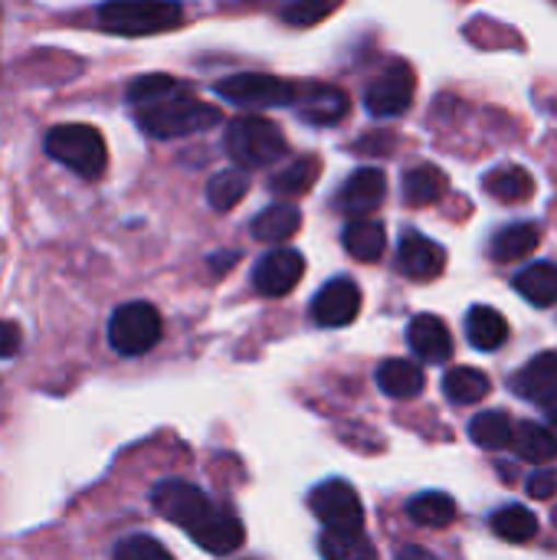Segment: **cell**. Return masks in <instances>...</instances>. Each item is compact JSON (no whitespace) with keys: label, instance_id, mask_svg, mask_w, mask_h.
I'll list each match as a JSON object with an SVG mask.
<instances>
[{"label":"cell","instance_id":"obj_19","mask_svg":"<svg viewBox=\"0 0 557 560\" xmlns=\"http://www.w3.org/2000/svg\"><path fill=\"white\" fill-rule=\"evenodd\" d=\"M299 112L312 125H335L348 115V95L332 85H309L299 98Z\"/></svg>","mask_w":557,"mask_h":560},{"label":"cell","instance_id":"obj_21","mask_svg":"<svg viewBox=\"0 0 557 560\" xmlns=\"http://www.w3.org/2000/svg\"><path fill=\"white\" fill-rule=\"evenodd\" d=\"M466 338L476 351H496L506 345L509 338V322L489 308V305H476L469 315H466Z\"/></svg>","mask_w":557,"mask_h":560},{"label":"cell","instance_id":"obj_2","mask_svg":"<svg viewBox=\"0 0 557 560\" xmlns=\"http://www.w3.org/2000/svg\"><path fill=\"white\" fill-rule=\"evenodd\" d=\"M151 505L154 512L184 528L194 545H200L210 555H233L243 545V522L217 505L204 489L184 482V479H164L151 489Z\"/></svg>","mask_w":557,"mask_h":560},{"label":"cell","instance_id":"obj_18","mask_svg":"<svg viewBox=\"0 0 557 560\" xmlns=\"http://www.w3.org/2000/svg\"><path fill=\"white\" fill-rule=\"evenodd\" d=\"M318 551L325 560H378L364 528H325V535L318 538Z\"/></svg>","mask_w":557,"mask_h":560},{"label":"cell","instance_id":"obj_4","mask_svg":"<svg viewBox=\"0 0 557 560\" xmlns=\"http://www.w3.org/2000/svg\"><path fill=\"white\" fill-rule=\"evenodd\" d=\"M95 20L105 33L115 36H154L181 26V0H105L95 10Z\"/></svg>","mask_w":557,"mask_h":560},{"label":"cell","instance_id":"obj_30","mask_svg":"<svg viewBox=\"0 0 557 560\" xmlns=\"http://www.w3.org/2000/svg\"><path fill=\"white\" fill-rule=\"evenodd\" d=\"M469 436L483 450H506V446H512L515 423L506 413H499V410H486V413H479L469 423Z\"/></svg>","mask_w":557,"mask_h":560},{"label":"cell","instance_id":"obj_12","mask_svg":"<svg viewBox=\"0 0 557 560\" xmlns=\"http://www.w3.org/2000/svg\"><path fill=\"white\" fill-rule=\"evenodd\" d=\"M387 197V177L381 167H358L345 187L338 190L335 203L345 210V213H368V210H378Z\"/></svg>","mask_w":557,"mask_h":560},{"label":"cell","instance_id":"obj_7","mask_svg":"<svg viewBox=\"0 0 557 560\" xmlns=\"http://www.w3.org/2000/svg\"><path fill=\"white\" fill-rule=\"evenodd\" d=\"M217 95L236 105H266V108H282L299 102V89L286 79L263 75V72H240L223 82H217Z\"/></svg>","mask_w":557,"mask_h":560},{"label":"cell","instance_id":"obj_34","mask_svg":"<svg viewBox=\"0 0 557 560\" xmlns=\"http://www.w3.org/2000/svg\"><path fill=\"white\" fill-rule=\"evenodd\" d=\"M115 560H174V558H171V551H167L161 541H154V538H148V535H131V538H121V541L115 545Z\"/></svg>","mask_w":557,"mask_h":560},{"label":"cell","instance_id":"obj_36","mask_svg":"<svg viewBox=\"0 0 557 560\" xmlns=\"http://www.w3.org/2000/svg\"><path fill=\"white\" fill-rule=\"evenodd\" d=\"M525 489H529L532 499H552L557 492V472H535V476H529Z\"/></svg>","mask_w":557,"mask_h":560},{"label":"cell","instance_id":"obj_6","mask_svg":"<svg viewBox=\"0 0 557 560\" xmlns=\"http://www.w3.org/2000/svg\"><path fill=\"white\" fill-rule=\"evenodd\" d=\"M164 322L151 302H125L108 318V345L121 358H141L161 341Z\"/></svg>","mask_w":557,"mask_h":560},{"label":"cell","instance_id":"obj_39","mask_svg":"<svg viewBox=\"0 0 557 560\" xmlns=\"http://www.w3.org/2000/svg\"><path fill=\"white\" fill-rule=\"evenodd\" d=\"M555 525H557V512H555Z\"/></svg>","mask_w":557,"mask_h":560},{"label":"cell","instance_id":"obj_27","mask_svg":"<svg viewBox=\"0 0 557 560\" xmlns=\"http://www.w3.org/2000/svg\"><path fill=\"white\" fill-rule=\"evenodd\" d=\"M489 390H492L489 377H486L483 371H476V368H453V371H446V377H443V394H446L453 404H463V407L486 400Z\"/></svg>","mask_w":557,"mask_h":560},{"label":"cell","instance_id":"obj_9","mask_svg":"<svg viewBox=\"0 0 557 560\" xmlns=\"http://www.w3.org/2000/svg\"><path fill=\"white\" fill-rule=\"evenodd\" d=\"M309 505L325 528H364V505H361L358 492L341 479L318 486L312 492Z\"/></svg>","mask_w":557,"mask_h":560},{"label":"cell","instance_id":"obj_22","mask_svg":"<svg viewBox=\"0 0 557 560\" xmlns=\"http://www.w3.org/2000/svg\"><path fill=\"white\" fill-rule=\"evenodd\" d=\"M515 289L538 308H552L557 302V266L555 262H532L515 276Z\"/></svg>","mask_w":557,"mask_h":560},{"label":"cell","instance_id":"obj_38","mask_svg":"<svg viewBox=\"0 0 557 560\" xmlns=\"http://www.w3.org/2000/svg\"><path fill=\"white\" fill-rule=\"evenodd\" d=\"M545 417H548V423H552V430H557V397L552 404H545Z\"/></svg>","mask_w":557,"mask_h":560},{"label":"cell","instance_id":"obj_5","mask_svg":"<svg viewBox=\"0 0 557 560\" xmlns=\"http://www.w3.org/2000/svg\"><path fill=\"white\" fill-rule=\"evenodd\" d=\"M223 148L240 167H266L289 151L279 125L263 115H243V118L230 121Z\"/></svg>","mask_w":557,"mask_h":560},{"label":"cell","instance_id":"obj_13","mask_svg":"<svg viewBox=\"0 0 557 560\" xmlns=\"http://www.w3.org/2000/svg\"><path fill=\"white\" fill-rule=\"evenodd\" d=\"M397 266L404 276H410L417 282H430L446 269V253L440 243H433L420 233H407L397 249Z\"/></svg>","mask_w":557,"mask_h":560},{"label":"cell","instance_id":"obj_26","mask_svg":"<svg viewBox=\"0 0 557 560\" xmlns=\"http://www.w3.org/2000/svg\"><path fill=\"white\" fill-rule=\"evenodd\" d=\"M486 190L489 197L502 200V203H522L532 197L535 190V180L525 167H515V164H506V167H496L486 174Z\"/></svg>","mask_w":557,"mask_h":560},{"label":"cell","instance_id":"obj_3","mask_svg":"<svg viewBox=\"0 0 557 560\" xmlns=\"http://www.w3.org/2000/svg\"><path fill=\"white\" fill-rule=\"evenodd\" d=\"M43 151L82 180H98L108 167V148L102 131L85 121L53 125L43 138Z\"/></svg>","mask_w":557,"mask_h":560},{"label":"cell","instance_id":"obj_24","mask_svg":"<svg viewBox=\"0 0 557 560\" xmlns=\"http://www.w3.org/2000/svg\"><path fill=\"white\" fill-rule=\"evenodd\" d=\"M345 249L358 262H378L387 249V233L378 220H355L345 226Z\"/></svg>","mask_w":557,"mask_h":560},{"label":"cell","instance_id":"obj_15","mask_svg":"<svg viewBox=\"0 0 557 560\" xmlns=\"http://www.w3.org/2000/svg\"><path fill=\"white\" fill-rule=\"evenodd\" d=\"M512 390L532 404H552L557 397V351H542L512 381Z\"/></svg>","mask_w":557,"mask_h":560},{"label":"cell","instance_id":"obj_8","mask_svg":"<svg viewBox=\"0 0 557 560\" xmlns=\"http://www.w3.org/2000/svg\"><path fill=\"white\" fill-rule=\"evenodd\" d=\"M414 89H417V79H414V69L407 62H391L364 92V105L374 118H397L410 108L414 102Z\"/></svg>","mask_w":557,"mask_h":560},{"label":"cell","instance_id":"obj_1","mask_svg":"<svg viewBox=\"0 0 557 560\" xmlns=\"http://www.w3.org/2000/svg\"><path fill=\"white\" fill-rule=\"evenodd\" d=\"M128 105L135 121L151 138H184L220 125V108L194 98L177 79L164 72L138 75L128 85Z\"/></svg>","mask_w":557,"mask_h":560},{"label":"cell","instance_id":"obj_10","mask_svg":"<svg viewBox=\"0 0 557 560\" xmlns=\"http://www.w3.org/2000/svg\"><path fill=\"white\" fill-rule=\"evenodd\" d=\"M305 276V259L295 249H272L266 253L256 269H253V285L266 299H282L289 295Z\"/></svg>","mask_w":557,"mask_h":560},{"label":"cell","instance_id":"obj_23","mask_svg":"<svg viewBox=\"0 0 557 560\" xmlns=\"http://www.w3.org/2000/svg\"><path fill=\"white\" fill-rule=\"evenodd\" d=\"M446 187H450V180L437 164H420L404 174V197L414 207H430V203L443 200Z\"/></svg>","mask_w":557,"mask_h":560},{"label":"cell","instance_id":"obj_16","mask_svg":"<svg viewBox=\"0 0 557 560\" xmlns=\"http://www.w3.org/2000/svg\"><path fill=\"white\" fill-rule=\"evenodd\" d=\"M542 243V226L538 223H512V226H502L492 243H489V256L496 262H519V259H529Z\"/></svg>","mask_w":557,"mask_h":560},{"label":"cell","instance_id":"obj_35","mask_svg":"<svg viewBox=\"0 0 557 560\" xmlns=\"http://www.w3.org/2000/svg\"><path fill=\"white\" fill-rule=\"evenodd\" d=\"M20 348H23V331H20V325H13V322H3V318H0V361L16 358V354H20Z\"/></svg>","mask_w":557,"mask_h":560},{"label":"cell","instance_id":"obj_11","mask_svg":"<svg viewBox=\"0 0 557 560\" xmlns=\"http://www.w3.org/2000/svg\"><path fill=\"white\" fill-rule=\"evenodd\" d=\"M361 312V289L351 279H332L312 302V318L322 328H345Z\"/></svg>","mask_w":557,"mask_h":560},{"label":"cell","instance_id":"obj_37","mask_svg":"<svg viewBox=\"0 0 557 560\" xmlns=\"http://www.w3.org/2000/svg\"><path fill=\"white\" fill-rule=\"evenodd\" d=\"M397 560H437L430 551H423V548H417V545H410V548H404Z\"/></svg>","mask_w":557,"mask_h":560},{"label":"cell","instance_id":"obj_17","mask_svg":"<svg viewBox=\"0 0 557 560\" xmlns=\"http://www.w3.org/2000/svg\"><path fill=\"white\" fill-rule=\"evenodd\" d=\"M378 384L394 400H414V397L423 394L427 377H423V368L420 364L404 361V358H394V361H384L378 368Z\"/></svg>","mask_w":557,"mask_h":560},{"label":"cell","instance_id":"obj_14","mask_svg":"<svg viewBox=\"0 0 557 560\" xmlns=\"http://www.w3.org/2000/svg\"><path fill=\"white\" fill-rule=\"evenodd\" d=\"M407 345L427 364H443L453 358V335L437 315H417L407 328Z\"/></svg>","mask_w":557,"mask_h":560},{"label":"cell","instance_id":"obj_29","mask_svg":"<svg viewBox=\"0 0 557 560\" xmlns=\"http://www.w3.org/2000/svg\"><path fill=\"white\" fill-rule=\"evenodd\" d=\"M246 190H250V177L240 167H230V171H220V174L210 177V184H207V203L217 213H227V210H233L246 197Z\"/></svg>","mask_w":557,"mask_h":560},{"label":"cell","instance_id":"obj_33","mask_svg":"<svg viewBox=\"0 0 557 560\" xmlns=\"http://www.w3.org/2000/svg\"><path fill=\"white\" fill-rule=\"evenodd\" d=\"M338 7H341V0H292L282 10V20L292 23V26H315L325 16H332Z\"/></svg>","mask_w":557,"mask_h":560},{"label":"cell","instance_id":"obj_20","mask_svg":"<svg viewBox=\"0 0 557 560\" xmlns=\"http://www.w3.org/2000/svg\"><path fill=\"white\" fill-rule=\"evenodd\" d=\"M512 450L519 459L545 466V463L557 459V430L542 427V423H519L515 436H512Z\"/></svg>","mask_w":557,"mask_h":560},{"label":"cell","instance_id":"obj_32","mask_svg":"<svg viewBox=\"0 0 557 560\" xmlns=\"http://www.w3.org/2000/svg\"><path fill=\"white\" fill-rule=\"evenodd\" d=\"M492 532L512 545H525L538 535V518L525 505H509L492 515Z\"/></svg>","mask_w":557,"mask_h":560},{"label":"cell","instance_id":"obj_28","mask_svg":"<svg viewBox=\"0 0 557 560\" xmlns=\"http://www.w3.org/2000/svg\"><path fill=\"white\" fill-rule=\"evenodd\" d=\"M407 515L420 528H446L456 518V502L443 492H423L407 505Z\"/></svg>","mask_w":557,"mask_h":560},{"label":"cell","instance_id":"obj_31","mask_svg":"<svg viewBox=\"0 0 557 560\" xmlns=\"http://www.w3.org/2000/svg\"><path fill=\"white\" fill-rule=\"evenodd\" d=\"M318 174H322V161L312 158V154H305V158L292 161L286 171H279V174L272 177V190H276L279 197H302V194H309V187L318 180Z\"/></svg>","mask_w":557,"mask_h":560},{"label":"cell","instance_id":"obj_25","mask_svg":"<svg viewBox=\"0 0 557 560\" xmlns=\"http://www.w3.org/2000/svg\"><path fill=\"white\" fill-rule=\"evenodd\" d=\"M299 226H302V213L292 203H276L253 220V236L263 243H286L289 236L299 233Z\"/></svg>","mask_w":557,"mask_h":560}]
</instances>
